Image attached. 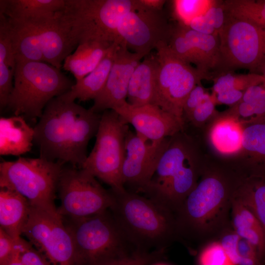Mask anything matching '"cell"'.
<instances>
[{
	"mask_svg": "<svg viewBox=\"0 0 265 265\" xmlns=\"http://www.w3.org/2000/svg\"><path fill=\"white\" fill-rule=\"evenodd\" d=\"M101 114L61 95L51 100L34 128L39 157L81 168L89 142L95 136Z\"/></svg>",
	"mask_w": 265,
	"mask_h": 265,
	"instance_id": "6da1fadb",
	"label": "cell"
},
{
	"mask_svg": "<svg viewBox=\"0 0 265 265\" xmlns=\"http://www.w3.org/2000/svg\"><path fill=\"white\" fill-rule=\"evenodd\" d=\"M109 209L131 244L137 250L164 249L174 233L172 212L153 200L126 189H110Z\"/></svg>",
	"mask_w": 265,
	"mask_h": 265,
	"instance_id": "7a4b0ae2",
	"label": "cell"
},
{
	"mask_svg": "<svg viewBox=\"0 0 265 265\" xmlns=\"http://www.w3.org/2000/svg\"><path fill=\"white\" fill-rule=\"evenodd\" d=\"M195 148L193 140L185 131L170 137L142 193L171 212L178 210L197 184Z\"/></svg>",
	"mask_w": 265,
	"mask_h": 265,
	"instance_id": "3957f363",
	"label": "cell"
},
{
	"mask_svg": "<svg viewBox=\"0 0 265 265\" xmlns=\"http://www.w3.org/2000/svg\"><path fill=\"white\" fill-rule=\"evenodd\" d=\"M75 83L60 69L44 62H18L7 107L14 115L36 124L49 102Z\"/></svg>",
	"mask_w": 265,
	"mask_h": 265,
	"instance_id": "277c9868",
	"label": "cell"
},
{
	"mask_svg": "<svg viewBox=\"0 0 265 265\" xmlns=\"http://www.w3.org/2000/svg\"><path fill=\"white\" fill-rule=\"evenodd\" d=\"M138 9L137 0H65L60 16L76 48L90 41L114 43L122 18Z\"/></svg>",
	"mask_w": 265,
	"mask_h": 265,
	"instance_id": "5b68a950",
	"label": "cell"
},
{
	"mask_svg": "<svg viewBox=\"0 0 265 265\" xmlns=\"http://www.w3.org/2000/svg\"><path fill=\"white\" fill-rule=\"evenodd\" d=\"M63 219L85 265H99L137 250L109 209L83 218Z\"/></svg>",
	"mask_w": 265,
	"mask_h": 265,
	"instance_id": "8992f818",
	"label": "cell"
},
{
	"mask_svg": "<svg viewBox=\"0 0 265 265\" xmlns=\"http://www.w3.org/2000/svg\"><path fill=\"white\" fill-rule=\"evenodd\" d=\"M64 164L39 157H19L0 163V187L14 190L31 206L57 209L54 198Z\"/></svg>",
	"mask_w": 265,
	"mask_h": 265,
	"instance_id": "52a82bcc",
	"label": "cell"
},
{
	"mask_svg": "<svg viewBox=\"0 0 265 265\" xmlns=\"http://www.w3.org/2000/svg\"><path fill=\"white\" fill-rule=\"evenodd\" d=\"M218 36L219 76L241 69L262 75L265 67V27L226 14Z\"/></svg>",
	"mask_w": 265,
	"mask_h": 265,
	"instance_id": "ba28073f",
	"label": "cell"
},
{
	"mask_svg": "<svg viewBox=\"0 0 265 265\" xmlns=\"http://www.w3.org/2000/svg\"><path fill=\"white\" fill-rule=\"evenodd\" d=\"M129 130L115 111L102 112L94 146L81 167L113 190L125 189L122 168Z\"/></svg>",
	"mask_w": 265,
	"mask_h": 265,
	"instance_id": "9c48e42d",
	"label": "cell"
},
{
	"mask_svg": "<svg viewBox=\"0 0 265 265\" xmlns=\"http://www.w3.org/2000/svg\"><path fill=\"white\" fill-rule=\"evenodd\" d=\"M22 235L51 265H85L57 209L30 206Z\"/></svg>",
	"mask_w": 265,
	"mask_h": 265,
	"instance_id": "30bf717a",
	"label": "cell"
},
{
	"mask_svg": "<svg viewBox=\"0 0 265 265\" xmlns=\"http://www.w3.org/2000/svg\"><path fill=\"white\" fill-rule=\"evenodd\" d=\"M64 219H78L108 210L113 202L110 189H105L86 170L71 165L63 166L57 187Z\"/></svg>",
	"mask_w": 265,
	"mask_h": 265,
	"instance_id": "8fae6325",
	"label": "cell"
},
{
	"mask_svg": "<svg viewBox=\"0 0 265 265\" xmlns=\"http://www.w3.org/2000/svg\"><path fill=\"white\" fill-rule=\"evenodd\" d=\"M156 49L159 62L156 106L175 116L185 129L184 101L192 89L206 78L179 58L167 43H159Z\"/></svg>",
	"mask_w": 265,
	"mask_h": 265,
	"instance_id": "7c38bea8",
	"label": "cell"
},
{
	"mask_svg": "<svg viewBox=\"0 0 265 265\" xmlns=\"http://www.w3.org/2000/svg\"><path fill=\"white\" fill-rule=\"evenodd\" d=\"M173 26L163 11H131L120 20L119 39L131 52L146 56L162 42L168 43Z\"/></svg>",
	"mask_w": 265,
	"mask_h": 265,
	"instance_id": "4fadbf2b",
	"label": "cell"
},
{
	"mask_svg": "<svg viewBox=\"0 0 265 265\" xmlns=\"http://www.w3.org/2000/svg\"><path fill=\"white\" fill-rule=\"evenodd\" d=\"M169 137L152 142L130 129L128 131L122 168V183L127 190L142 193L154 175Z\"/></svg>",
	"mask_w": 265,
	"mask_h": 265,
	"instance_id": "5bb4252c",
	"label": "cell"
},
{
	"mask_svg": "<svg viewBox=\"0 0 265 265\" xmlns=\"http://www.w3.org/2000/svg\"><path fill=\"white\" fill-rule=\"evenodd\" d=\"M227 196L225 184L219 177L206 176L196 184L178 209L182 221L191 228L208 227L219 214Z\"/></svg>",
	"mask_w": 265,
	"mask_h": 265,
	"instance_id": "9a60e30c",
	"label": "cell"
},
{
	"mask_svg": "<svg viewBox=\"0 0 265 265\" xmlns=\"http://www.w3.org/2000/svg\"><path fill=\"white\" fill-rule=\"evenodd\" d=\"M144 56L130 51L121 40L106 84L94 100L90 108L101 114L106 110H115L126 104L132 75Z\"/></svg>",
	"mask_w": 265,
	"mask_h": 265,
	"instance_id": "2e32d148",
	"label": "cell"
},
{
	"mask_svg": "<svg viewBox=\"0 0 265 265\" xmlns=\"http://www.w3.org/2000/svg\"><path fill=\"white\" fill-rule=\"evenodd\" d=\"M114 111L123 122L132 125L137 134L150 141H161L184 131L175 116L158 106H133L127 102Z\"/></svg>",
	"mask_w": 265,
	"mask_h": 265,
	"instance_id": "e0dca14e",
	"label": "cell"
},
{
	"mask_svg": "<svg viewBox=\"0 0 265 265\" xmlns=\"http://www.w3.org/2000/svg\"><path fill=\"white\" fill-rule=\"evenodd\" d=\"M60 11L53 16L28 22L33 25L38 31L46 62L59 69L66 57L76 48Z\"/></svg>",
	"mask_w": 265,
	"mask_h": 265,
	"instance_id": "ac0fdd59",
	"label": "cell"
},
{
	"mask_svg": "<svg viewBox=\"0 0 265 265\" xmlns=\"http://www.w3.org/2000/svg\"><path fill=\"white\" fill-rule=\"evenodd\" d=\"M159 62L156 56L148 54L134 70L129 85L127 101L133 106H156Z\"/></svg>",
	"mask_w": 265,
	"mask_h": 265,
	"instance_id": "d6986e66",
	"label": "cell"
},
{
	"mask_svg": "<svg viewBox=\"0 0 265 265\" xmlns=\"http://www.w3.org/2000/svg\"><path fill=\"white\" fill-rule=\"evenodd\" d=\"M210 129L209 137L212 147L219 153L234 155L243 151L244 124L228 109L218 113Z\"/></svg>",
	"mask_w": 265,
	"mask_h": 265,
	"instance_id": "ffe728a7",
	"label": "cell"
},
{
	"mask_svg": "<svg viewBox=\"0 0 265 265\" xmlns=\"http://www.w3.org/2000/svg\"><path fill=\"white\" fill-rule=\"evenodd\" d=\"M34 128L21 115L0 118V154L20 156L34 145Z\"/></svg>",
	"mask_w": 265,
	"mask_h": 265,
	"instance_id": "44dd1931",
	"label": "cell"
},
{
	"mask_svg": "<svg viewBox=\"0 0 265 265\" xmlns=\"http://www.w3.org/2000/svg\"><path fill=\"white\" fill-rule=\"evenodd\" d=\"M120 41L118 40L115 42L98 65L83 78L76 80L68 92L61 95L62 97L71 102L76 99L81 102L94 100L106 84Z\"/></svg>",
	"mask_w": 265,
	"mask_h": 265,
	"instance_id": "7402d4cb",
	"label": "cell"
},
{
	"mask_svg": "<svg viewBox=\"0 0 265 265\" xmlns=\"http://www.w3.org/2000/svg\"><path fill=\"white\" fill-rule=\"evenodd\" d=\"M7 18L10 38L17 62H46L36 27L27 22Z\"/></svg>",
	"mask_w": 265,
	"mask_h": 265,
	"instance_id": "603a6c76",
	"label": "cell"
},
{
	"mask_svg": "<svg viewBox=\"0 0 265 265\" xmlns=\"http://www.w3.org/2000/svg\"><path fill=\"white\" fill-rule=\"evenodd\" d=\"M30 205L17 192L0 188V228L15 239L21 237L27 220Z\"/></svg>",
	"mask_w": 265,
	"mask_h": 265,
	"instance_id": "cb8c5ba5",
	"label": "cell"
},
{
	"mask_svg": "<svg viewBox=\"0 0 265 265\" xmlns=\"http://www.w3.org/2000/svg\"><path fill=\"white\" fill-rule=\"evenodd\" d=\"M113 43L90 41L80 44L64 60L63 69L76 80L82 79L98 65Z\"/></svg>",
	"mask_w": 265,
	"mask_h": 265,
	"instance_id": "d4e9b609",
	"label": "cell"
},
{
	"mask_svg": "<svg viewBox=\"0 0 265 265\" xmlns=\"http://www.w3.org/2000/svg\"><path fill=\"white\" fill-rule=\"evenodd\" d=\"M65 0H0V13L9 19L31 22L55 14Z\"/></svg>",
	"mask_w": 265,
	"mask_h": 265,
	"instance_id": "484cf974",
	"label": "cell"
},
{
	"mask_svg": "<svg viewBox=\"0 0 265 265\" xmlns=\"http://www.w3.org/2000/svg\"><path fill=\"white\" fill-rule=\"evenodd\" d=\"M234 232L256 249L262 263L265 260V232L256 216L238 198L232 201Z\"/></svg>",
	"mask_w": 265,
	"mask_h": 265,
	"instance_id": "4316f807",
	"label": "cell"
},
{
	"mask_svg": "<svg viewBox=\"0 0 265 265\" xmlns=\"http://www.w3.org/2000/svg\"><path fill=\"white\" fill-rule=\"evenodd\" d=\"M17 61L10 38L8 19L0 13V108L7 107L13 88Z\"/></svg>",
	"mask_w": 265,
	"mask_h": 265,
	"instance_id": "83f0119b",
	"label": "cell"
},
{
	"mask_svg": "<svg viewBox=\"0 0 265 265\" xmlns=\"http://www.w3.org/2000/svg\"><path fill=\"white\" fill-rule=\"evenodd\" d=\"M242 147L257 176H265V118L244 124Z\"/></svg>",
	"mask_w": 265,
	"mask_h": 265,
	"instance_id": "f1b7e54d",
	"label": "cell"
},
{
	"mask_svg": "<svg viewBox=\"0 0 265 265\" xmlns=\"http://www.w3.org/2000/svg\"><path fill=\"white\" fill-rule=\"evenodd\" d=\"M220 242L235 265H261L262 263L255 247L235 232L224 235Z\"/></svg>",
	"mask_w": 265,
	"mask_h": 265,
	"instance_id": "f546056e",
	"label": "cell"
},
{
	"mask_svg": "<svg viewBox=\"0 0 265 265\" xmlns=\"http://www.w3.org/2000/svg\"><path fill=\"white\" fill-rule=\"evenodd\" d=\"M226 14L265 27V0H223Z\"/></svg>",
	"mask_w": 265,
	"mask_h": 265,
	"instance_id": "4dcf8cb0",
	"label": "cell"
},
{
	"mask_svg": "<svg viewBox=\"0 0 265 265\" xmlns=\"http://www.w3.org/2000/svg\"><path fill=\"white\" fill-rule=\"evenodd\" d=\"M243 187L238 198L254 214L265 232V176Z\"/></svg>",
	"mask_w": 265,
	"mask_h": 265,
	"instance_id": "1f68e13d",
	"label": "cell"
},
{
	"mask_svg": "<svg viewBox=\"0 0 265 265\" xmlns=\"http://www.w3.org/2000/svg\"><path fill=\"white\" fill-rule=\"evenodd\" d=\"M212 95L227 90H237L244 92L248 87L262 84L264 78L262 75L249 73L237 74L228 73L220 75L213 80Z\"/></svg>",
	"mask_w": 265,
	"mask_h": 265,
	"instance_id": "d6a6232c",
	"label": "cell"
},
{
	"mask_svg": "<svg viewBox=\"0 0 265 265\" xmlns=\"http://www.w3.org/2000/svg\"><path fill=\"white\" fill-rule=\"evenodd\" d=\"M216 0H174L171 3L178 24L187 27L194 18L205 15Z\"/></svg>",
	"mask_w": 265,
	"mask_h": 265,
	"instance_id": "836d02e7",
	"label": "cell"
},
{
	"mask_svg": "<svg viewBox=\"0 0 265 265\" xmlns=\"http://www.w3.org/2000/svg\"><path fill=\"white\" fill-rule=\"evenodd\" d=\"M1 265H51L43 254L21 237L16 239L14 250Z\"/></svg>",
	"mask_w": 265,
	"mask_h": 265,
	"instance_id": "e575fe53",
	"label": "cell"
},
{
	"mask_svg": "<svg viewBox=\"0 0 265 265\" xmlns=\"http://www.w3.org/2000/svg\"><path fill=\"white\" fill-rule=\"evenodd\" d=\"M163 255V251L160 250H136L127 255L99 265H150L160 259Z\"/></svg>",
	"mask_w": 265,
	"mask_h": 265,
	"instance_id": "d590c367",
	"label": "cell"
},
{
	"mask_svg": "<svg viewBox=\"0 0 265 265\" xmlns=\"http://www.w3.org/2000/svg\"><path fill=\"white\" fill-rule=\"evenodd\" d=\"M215 102L210 94L205 99L188 114L183 117L185 126L189 123L195 127H201L218 113L215 109Z\"/></svg>",
	"mask_w": 265,
	"mask_h": 265,
	"instance_id": "8d00e7d4",
	"label": "cell"
},
{
	"mask_svg": "<svg viewBox=\"0 0 265 265\" xmlns=\"http://www.w3.org/2000/svg\"><path fill=\"white\" fill-rule=\"evenodd\" d=\"M199 265H235L227 255L221 243L208 244L200 252Z\"/></svg>",
	"mask_w": 265,
	"mask_h": 265,
	"instance_id": "74e56055",
	"label": "cell"
},
{
	"mask_svg": "<svg viewBox=\"0 0 265 265\" xmlns=\"http://www.w3.org/2000/svg\"><path fill=\"white\" fill-rule=\"evenodd\" d=\"M228 110L241 121L265 118V101L257 103L240 102Z\"/></svg>",
	"mask_w": 265,
	"mask_h": 265,
	"instance_id": "f35d334b",
	"label": "cell"
},
{
	"mask_svg": "<svg viewBox=\"0 0 265 265\" xmlns=\"http://www.w3.org/2000/svg\"><path fill=\"white\" fill-rule=\"evenodd\" d=\"M209 93L199 84L195 86L186 98L183 107V117L190 113L207 97Z\"/></svg>",
	"mask_w": 265,
	"mask_h": 265,
	"instance_id": "ab89813d",
	"label": "cell"
},
{
	"mask_svg": "<svg viewBox=\"0 0 265 265\" xmlns=\"http://www.w3.org/2000/svg\"><path fill=\"white\" fill-rule=\"evenodd\" d=\"M203 16L208 23L218 33L223 27L226 19V13L222 0H217Z\"/></svg>",
	"mask_w": 265,
	"mask_h": 265,
	"instance_id": "60d3db41",
	"label": "cell"
},
{
	"mask_svg": "<svg viewBox=\"0 0 265 265\" xmlns=\"http://www.w3.org/2000/svg\"><path fill=\"white\" fill-rule=\"evenodd\" d=\"M243 92L237 90H227L211 95L216 105H225L231 107L241 101Z\"/></svg>",
	"mask_w": 265,
	"mask_h": 265,
	"instance_id": "b9f144b4",
	"label": "cell"
},
{
	"mask_svg": "<svg viewBox=\"0 0 265 265\" xmlns=\"http://www.w3.org/2000/svg\"><path fill=\"white\" fill-rule=\"evenodd\" d=\"M16 239L0 228V265L5 263L12 254Z\"/></svg>",
	"mask_w": 265,
	"mask_h": 265,
	"instance_id": "7bdbcfd3",
	"label": "cell"
},
{
	"mask_svg": "<svg viewBox=\"0 0 265 265\" xmlns=\"http://www.w3.org/2000/svg\"><path fill=\"white\" fill-rule=\"evenodd\" d=\"M265 101V88L261 84L248 87L243 94L241 102L257 103Z\"/></svg>",
	"mask_w": 265,
	"mask_h": 265,
	"instance_id": "ee69618b",
	"label": "cell"
},
{
	"mask_svg": "<svg viewBox=\"0 0 265 265\" xmlns=\"http://www.w3.org/2000/svg\"><path fill=\"white\" fill-rule=\"evenodd\" d=\"M187 27L196 32L207 35H218L217 31L208 23L204 16L193 19Z\"/></svg>",
	"mask_w": 265,
	"mask_h": 265,
	"instance_id": "f6af8a7d",
	"label": "cell"
},
{
	"mask_svg": "<svg viewBox=\"0 0 265 265\" xmlns=\"http://www.w3.org/2000/svg\"><path fill=\"white\" fill-rule=\"evenodd\" d=\"M164 0H137L138 9L150 11H160L166 2Z\"/></svg>",
	"mask_w": 265,
	"mask_h": 265,
	"instance_id": "bcb514c9",
	"label": "cell"
}]
</instances>
